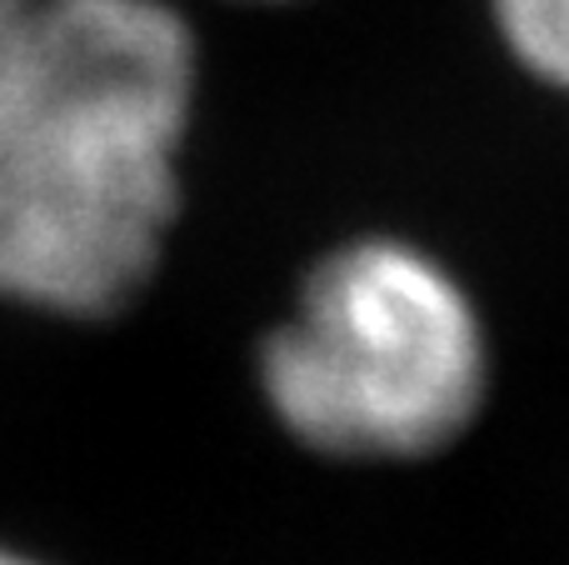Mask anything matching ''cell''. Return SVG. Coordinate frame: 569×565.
Here are the masks:
<instances>
[{
  "label": "cell",
  "instance_id": "cell-5",
  "mask_svg": "<svg viewBox=\"0 0 569 565\" xmlns=\"http://www.w3.org/2000/svg\"><path fill=\"white\" fill-rule=\"evenodd\" d=\"M20 10V0H0V30H6V20Z\"/></svg>",
  "mask_w": 569,
  "mask_h": 565
},
{
  "label": "cell",
  "instance_id": "cell-1",
  "mask_svg": "<svg viewBox=\"0 0 569 565\" xmlns=\"http://www.w3.org/2000/svg\"><path fill=\"white\" fill-rule=\"evenodd\" d=\"M200 46L170 0H20L0 30V310L96 326L180 220Z\"/></svg>",
  "mask_w": 569,
  "mask_h": 565
},
{
  "label": "cell",
  "instance_id": "cell-3",
  "mask_svg": "<svg viewBox=\"0 0 569 565\" xmlns=\"http://www.w3.org/2000/svg\"><path fill=\"white\" fill-rule=\"evenodd\" d=\"M490 20L515 66L569 100V0H490Z\"/></svg>",
  "mask_w": 569,
  "mask_h": 565
},
{
  "label": "cell",
  "instance_id": "cell-4",
  "mask_svg": "<svg viewBox=\"0 0 569 565\" xmlns=\"http://www.w3.org/2000/svg\"><path fill=\"white\" fill-rule=\"evenodd\" d=\"M0 565H50L46 556H36V551L16 546V541H0Z\"/></svg>",
  "mask_w": 569,
  "mask_h": 565
},
{
  "label": "cell",
  "instance_id": "cell-2",
  "mask_svg": "<svg viewBox=\"0 0 569 565\" xmlns=\"http://www.w3.org/2000/svg\"><path fill=\"white\" fill-rule=\"evenodd\" d=\"M490 390V330L470 286L405 236H355L300 280L260 346V396L305 450L420 460L470 430Z\"/></svg>",
  "mask_w": 569,
  "mask_h": 565
}]
</instances>
